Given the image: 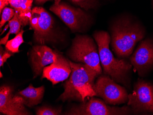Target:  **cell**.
<instances>
[{"label":"cell","mask_w":153,"mask_h":115,"mask_svg":"<svg viewBox=\"0 0 153 115\" xmlns=\"http://www.w3.org/2000/svg\"><path fill=\"white\" fill-rule=\"evenodd\" d=\"M109 32L111 50L121 59H128L137 44L145 36L143 26L128 13L113 18L109 25Z\"/></svg>","instance_id":"obj_1"},{"label":"cell","mask_w":153,"mask_h":115,"mask_svg":"<svg viewBox=\"0 0 153 115\" xmlns=\"http://www.w3.org/2000/svg\"><path fill=\"white\" fill-rule=\"evenodd\" d=\"M93 37L98 47L100 64L103 74L110 76L117 83L131 89V74L133 66L128 59L116 57L110 48L111 36L105 31H97Z\"/></svg>","instance_id":"obj_2"},{"label":"cell","mask_w":153,"mask_h":115,"mask_svg":"<svg viewBox=\"0 0 153 115\" xmlns=\"http://www.w3.org/2000/svg\"><path fill=\"white\" fill-rule=\"evenodd\" d=\"M72 72L64 84V91L58 99L62 101H76L82 102L96 96L94 89L96 78L99 75L86 64L69 60Z\"/></svg>","instance_id":"obj_3"},{"label":"cell","mask_w":153,"mask_h":115,"mask_svg":"<svg viewBox=\"0 0 153 115\" xmlns=\"http://www.w3.org/2000/svg\"><path fill=\"white\" fill-rule=\"evenodd\" d=\"M68 55L74 62L86 64L99 75L102 74L98 47L95 41L89 36L76 35L72 40Z\"/></svg>","instance_id":"obj_4"},{"label":"cell","mask_w":153,"mask_h":115,"mask_svg":"<svg viewBox=\"0 0 153 115\" xmlns=\"http://www.w3.org/2000/svg\"><path fill=\"white\" fill-rule=\"evenodd\" d=\"M50 10L57 15L73 33L86 31L92 24L91 15L79 8H76L65 2L52 5Z\"/></svg>","instance_id":"obj_5"},{"label":"cell","mask_w":153,"mask_h":115,"mask_svg":"<svg viewBox=\"0 0 153 115\" xmlns=\"http://www.w3.org/2000/svg\"><path fill=\"white\" fill-rule=\"evenodd\" d=\"M94 89L96 96L101 98L109 105L127 103L128 100V93L126 88L104 74H101L97 78Z\"/></svg>","instance_id":"obj_6"},{"label":"cell","mask_w":153,"mask_h":115,"mask_svg":"<svg viewBox=\"0 0 153 115\" xmlns=\"http://www.w3.org/2000/svg\"><path fill=\"white\" fill-rule=\"evenodd\" d=\"M127 105L133 115L153 114V85L142 79L134 84L131 93L128 94Z\"/></svg>","instance_id":"obj_7"},{"label":"cell","mask_w":153,"mask_h":115,"mask_svg":"<svg viewBox=\"0 0 153 115\" xmlns=\"http://www.w3.org/2000/svg\"><path fill=\"white\" fill-rule=\"evenodd\" d=\"M66 115H133L128 105L119 107L107 104L103 100L92 97L80 104L72 106Z\"/></svg>","instance_id":"obj_8"},{"label":"cell","mask_w":153,"mask_h":115,"mask_svg":"<svg viewBox=\"0 0 153 115\" xmlns=\"http://www.w3.org/2000/svg\"><path fill=\"white\" fill-rule=\"evenodd\" d=\"M30 24L34 31L33 39L36 43L43 45L54 40V20L44 8L39 7L33 8Z\"/></svg>","instance_id":"obj_9"},{"label":"cell","mask_w":153,"mask_h":115,"mask_svg":"<svg viewBox=\"0 0 153 115\" xmlns=\"http://www.w3.org/2000/svg\"><path fill=\"white\" fill-rule=\"evenodd\" d=\"M128 60L139 76L146 75L153 68V39L142 40Z\"/></svg>","instance_id":"obj_10"},{"label":"cell","mask_w":153,"mask_h":115,"mask_svg":"<svg viewBox=\"0 0 153 115\" xmlns=\"http://www.w3.org/2000/svg\"><path fill=\"white\" fill-rule=\"evenodd\" d=\"M61 54L46 45H35L32 49L30 59L34 78L40 75L44 68L56 62Z\"/></svg>","instance_id":"obj_11"},{"label":"cell","mask_w":153,"mask_h":115,"mask_svg":"<svg viewBox=\"0 0 153 115\" xmlns=\"http://www.w3.org/2000/svg\"><path fill=\"white\" fill-rule=\"evenodd\" d=\"M13 89L10 86L2 85L0 88V112L7 115H27L25 105L14 99Z\"/></svg>","instance_id":"obj_12"},{"label":"cell","mask_w":153,"mask_h":115,"mask_svg":"<svg viewBox=\"0 0 153 115\" xmlns=\"http://www.w3.org/2000/svg\"><path fill=\"white\" fill-rule=\"evenodd\" d=\"M71 72L69 60L61 55L56 62L44 68L42 78L47 79L55 85L68 79Z\"/></svg>","instance_id":"obj_13"},{"label":"cell","mask_w":153,"mask_h":115,"mask_svg":"<svg viewBox=\"0 0 153 115\" xmlns=\"http://www.w3.org/2000/svg\"><path fill=\"white\" fill-rule=\"evenodd\" d=\"M44 92V86L34 88L32 85H30L25 90L16 93L13 98L19 103L30 107L40 103L43 97Z\"/></svg>","instance_id":"obj_14"},{"label":"cell","mask_w":153,"mask_h":115,"mask_svg":"<svg viewBox=\"0 0 153 115\" xmlns=\"http://www.w3.org/2000/svg\"><path fill=\"white\" fill-rule=\"evenodd\" d=\"M33 0H10L9 4L15 10L22 24L25 26L30 24Z\"/></svg>","instance_id":"obj_15"},{"label":"cell","mask_w":153,"mask_h":115,"mask_svg":"<svg viewBox=\"0 0 153 115\" xmlns=\"http://www.w3.org/2000/svg\"><path fill=\"white\" fill-rule=\"evenodd\" d=\"M10 27L9 32L7 33L6 36L3 38L1 39L0 43L1 45H6L7 42H8L9 36L11 34H16L17 35L21 31L20 28L22 24L20 20L18 17L17 13H15V15L13 18L8 22V24Z\"/></svg>","instance_id":"obj_16"},{"label":"cell","mask_w":153,"mask_h":115,"mask_svg":"<svg viewBox=\"0 0 153 115\" xmlns=\"http://www.w3.org/2000/svg\"><path fill=\"white\" fill-rule=\"evenodd\" d=\"M25 31L21 30L16 35V36L11 40H8L5 45L6 49L7 51L13 53H19L20 45L24 42L23 39V33Z\"/></svg>","instance_id":"obj_17"},{"label":"cell","mask_w":153,"mask_h":115,"mask_svg":"<svg viewBox=\"0 0 153 115\" xmlns=\"http://www.w3.org/2000/svg\"><path fill=\"white\" fill-rule=\"evenodd\" d=\"M76 6H79L85 11L95 9L99 5V0H69Z\"/></svg>","instance_id":"obj_18"},{"label":"cell","mask_w":153,"mask_h":115,"mask_svg":"<svg viewBox=\"0 0 153 115\" xmlns=\"http://www.w3.org/2000/svg\"><path fill=\"white\" fill-rule=\"evenodd\" d=\"M15 10L13 8L5 7L1 13V21L0 23V29L1 31V28L7 21L11 20L15 15Z\"/></svg>","instance_id":"obj_19"},{"label":"cell","mask_w":153,"mask_h":115,"mask_svg":"<svg viewBox=\"0 0 153 115\" xmlns=\"http://www.w3.org/2000/svg\"><path fill=\"white\" fill-rule=\"evenodd\" d=\"M61 109H56L48 106H42L37 108L36 115H61Z\"/></svg>","instance_id":"obj_20"},{"label":"cell","mask_w":153,"mask_h":115,"mask_svg":"<svg viewBox=\"0 0 153 115\" xmlns=\"http://www.w3.org/2000/svg\"><path fill=\"white\" fill-rule=\"evenodd\" d=\"M11 56V54L7 51H4L1 46V53H0V66L3 67L4 63L7 61L8 58Z\"/></svg>","instance_id":"obj_21"},{"label":"cell","mask_w":153,"mask_h":115,"mask_svg":"<svg viewBox=\"0 0 153 115\" xmlns=\"http://www.w3.org/2000/svg\"><path fill=\"white\" fill-rule=\"evenodd\" d=\"M8 4H9L4 1V0H0V13H1V14L2 11L6 7V6Z\"/></svg>","instance_id":"obj_22"},{"label":"cell","mask_w":153,"mask_h":115,"mask_svg":"<svg viewBox=\"0 0 153 115\" xmlns=\"http://www.w3.org/2000/svg\"><path fill=\"white\" fill-rule=\"evenodd\" d=\"M37 4H44L49 0H34Z\"/></svg>","instance_id":"obj_23"},{"label":"cell","mask_w":153,"mask_h":115,"mask_svg":"<svg viewBox=\"0 0 153 115\" xmlns=\"http://www.w3.org/2000/svg\"><path fill=\"white\" fill-rule=\"evenodd\" d=\"M54 1H55V3H54V4L57 5H59V4L61 3V1L62 0H54Z\"/></svg>","instance_id":"obj_24"},{"label":"cell","mask_w":153,"mask_h":115,"mask_svg":"<svg viewBox=\"0 0 153 115\" xmlns=\"http://www.w3.org/2000/svg\"><path fill=\"white\" fill-rule=\"evenodd\" d=\"M4 1H6L7 3H8V4H9V1L10 0H4Z\"/></svg>","instance_id":"obj_25"},{"label":"cell","mask_w":153,"mask_h":115,"mask_svg":"<svg viewBox=\"0 0 153 115\" xmlns=\"http://www.w3.org/2000/svg\"><path fill=\"white\" fill-rule=\"evenodd\" d=\"M0 75H1V76H0L1 78H2V77H3V75H2V74L1 72H0Z\"/></svg>","instance_id":"obj_26"},{"label":"cell","mask_w":153,"mask_h":115,"mask_svg":"<svg viewBox=\"0 0 153 115\" xmlns=\"http://www.w3.org/2000/svg\"><path fill=\"white\" fill-rule=\"evenodd\" d=\"M152 6H153V0H152Z\"/></svg>","instance_id":"obj_27"}]
</instances>
